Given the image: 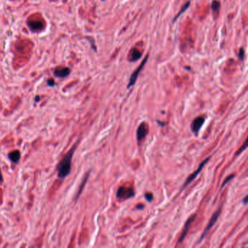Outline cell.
I'll return each mask as SVG.
<instances>
[{"label": "cell", "mask_w": 248, "mask_h": 248, "mask_svg": "<svg viewBox=\"0 0 248 248\" xmlns=\"http://www.w3.org/2000/svg\"><path fill=\"white\" fill-rule=\"evenodd\" d=\"M76 145L72 147V148L68 152L63 159L60 161L58 166V176L60 178H66L70 173L71 166V159L74 153L76 150Z\"/></svg>", "instance_id": "1"}, {"label": "cell", "mask_w": 248, "mask_h": 248, "mask_svg": "<svg viewBox=\"0 0 248 248\" xmlns=\"http://www.w3.org/2000/svg\"><path fill=\"white\" fill-rule=\"evenodd\" d=\"M221 208H219L216 212H215V213H213V215H212L211 218L209 219V221L208 224H207L206 228H205V230H204L203 233L201 234L200 239H199V240L198 241V244L200 243L203 240L204 238L205 237V236H206L207 232L209 231V229H210L211 228L215 225V223H216L218 218L220 215H221Z\"/></svg>", "instance_id": "2"}, {"label": "cell", "mask_w": 248, "mask_h": 248, "mask_svg": "<svg viewBox=\"0 0 248 248\" xmlns=\"http://www.w3.org/2000/svg\"><path fill=\"white\" fill-rule=\"evenodd\" d=\"M148 55H147L146 56V58H145L144 59V60L142 61V63H140V65L136 68V71H135L133 73L131 74V76L130 77V80H129L128 88L131 87H132L135 84H136V80H137V79H138V76L139 75V74L140 73V71H142L143 68L144 67L145 64H146V63L147 62V60H148Z\"/></svg>", "instance_id": "3"}, {"label": "cell", "mask_w": 248, "mask_h": 248, "mask_svg": "<svg viewBox=\"0 0 248 248\" xmlns=\"http://www.w3.org/2000/svg\"><path fill=\"white\" fill-rule=\"evenodd\" d=\"M209 159H210V157H207V158H206V159H205V160L201 162V164L199 165V167H198V168H197V170L196 171H194V172H193V173H192V174H191V175H190V176H189V178L186 179V181H185V182L184 183H183V187H182V189H185V187L187 186V185L190 184V183H191V182H192V181H193V180H194V179L196 178L197 176H198V175L199 174V173H201V170H202V169H203L204 166H205V165H206L207 162H208V161L209 160Z\"/></svg>", "instance_id": "4"}, {"label": "cell", "mask_w": 248, "mask_h": 248, "mask_svg": "<svg viewBox=\"0 0 248 248\" xmlns=\"http://www.w3.org/2000/svg\"><path fill=\"white\" fill-rule=\"evenodd\" d=\"M135 192L133 189L130 188H126V187H120L116 193V197L121 200L130 199L131 197H133Z\"/></svg>", "instance_id": "5"}, {"label": "cell", "mask_w": 248, "mask_h": 248, "mask_svg": "<svg viewBox=\"0 0 248 248\" xmlns=\"http://www.w3.org/2000/svg\"><path fill=\"white\" fill-rule=\"evenodd\" d=\"M148 133V125L146 124V123L142 122L140 125L138 126V129H137L136 132L137 140H138V142H140L143 139L145 138V137L147 136V134Z\"/></svg>", "instance_id": "6"}, {"label": "cell", "mask_w": 248, "mask_h": 248, "mask_svg": "<svg viewBox=\"0 0 248 248\" xmlns=\"http://www.w3.org/2000/svg\"><path fill=\"white\" fill-rule=\"evenodd\" d=\"M205 123V118L202 116H198L194 119L191 124V130L195 135L198 134L201 127Z\"/></svg>", "instance_id": "7"}, {"label": "cell", "mask_w": 248, "mask_h": 248, "mask_svg": "<svg viewBox=\"0 0 248 248\" xmlns=\"http://www.w3.org/2000/svg\"><path fill=\"white\" fill-rule=\"evenodd\" d=\"M197 217V214H193L191 215L190 218H189V219L187 220L186 222H185V225H184V229H183V231L182 234H181V237L179 238L178 241V244H181L182 243V242L184 240L185 236H186L187 233H188L189 230V228H190L191 223H193V221H194L195 218Z\"/></svg>", "instance_id": "8"}, {"label": "cell", "mask_w": 248, "mask_h": 248, "mask_svg": "<svg viewBox=\"0 0 248 248\" xmlns=\"http://www.w3.org/2000/svg\"><path fill=\"white\" fill-rule=\"evenodd\" d=\"M71 70L68 67H63V66H58L53 71L54 76L58 78H65L69 75Z\"/></svg>", "instance_id": "9"}, {"label": "cell", "mask_w": 248, "mask_h": 248, "mask_svg": "<svg viewBox=\"0 0 248 248\" xmlns=\"http://www.w3.org/2000/svg\"><path fill=\"white\" fill-rule=\"evenodd\" d=\"M28 26L33 32H37L42 31L44 29V25L41 21H34L28 22Z\"/></svg>", "instance_id": "10"}, {"label": "cell", "mask_w": 248, "mask_h": 248, "mask_svg": "<svg viewBox=\"0 0 248 248\" xmlns=\"http://www.w3.org/2000/svg\"><path fill=\"white\" fill-rule=\"evenodd\" d=\"M142 57V53H141L140 51L137 49V48H132V49L130 50V53H129L128 55V59L130 61L134 62L138 60V59Z\"/></svg>", "instance_id": "11"}, {"label": "cell", "mask_w": 248, "mask_h": 248, "mask_svg": "<svg viewBox=\"0 0 248 248\" xmlns=\"http://www.w3.org/2000/svg\"><path fill=\"white\" fill-rule=\"evenodd\" d=\"M8 157H9V159H10L12 162L17 163L18 162L20 158H21V153H20L19 151L15 150L10 153Z\"/></svg>", "instance_id": "12"}, {"label": "cell", "mask_w": 248, "mask_h": 248, "mask_svg": "<svg viewBox=\"0 0 248 248\" xmlns=\"http://www.w3.org/2000/svg\"><path fill=\"white\" fill-rule=\"evenodd\" d=\"M190 5H191V2H186V3L183 6L182 8H181V10L179 11V13H178V14H177V15L175 16V17L174 21H173V22H175V21H176V20L178 18V17H179V16H181V15H182V14H183V13H184V12H185V10H186L187 9H188L189 6H190Z\"/></svg>", "instance_id": "13"}, {"label": "cell", "mask_w": 248, "mask_h": 248, "mask_svg": "<svg viewBox=\"0 0 248 248\" xmlns=\"http://www.w3.org/2000/svg\"><path fill=\"white\" fill-rule=\"evenodd\" d=\"M220 6H221V3L220 2L218 1V0H214V1L212 2V9L214 12H218L220 10Z\"/></svg>", "instance_id": "14"}, {"label": "cell", "mask_w": 248, "mask_h": 248, "mask_svg": "<svg viewBox=\"0 0 248 248\" xmlns=\"http://www.w3.org/2000/svg\"><path fill=\"white\" fill-rule=\"evenodd\" d=\"M247 140H247V139H246V140H245V142L244 143L242 146L240 147V148H239V150H238L237 152L236 153V156H239V155L241 153L243 152V151H245V149L247 148Z\"/></svg>", "instance_id": "15"}, {"label": "cell", "mask_w": 248, "mask_h": 248, "mask_svg": "<svg viewBox=\"0 0 248 248\" xmlns=\"http://www.w3.org/2000/svg\"><path fill=\"white\" fill-rule=\"evenodd\" d=\"M235 175H236L235 174H232V175H229V176H228V177H227V178H225V181H223V183H222V186H221V188H223V187H224V186H225V185H226V184H227V183H229V181H231V179H232V178H234V177H235Z\"/></svg>", "instance_id": "16"}, {"label": "cell", "mask_w": 248, "mask_h": 248, "mask_svg": "<svg viewBox=\"0 0 248 248\" xmlns=\"http://www.w3.org/2000/svg\"><path fill=\"white\" fill-rule=\"evenodd\" d=\"M144 197H145V199H146V201H148V202H151V201L154 199V197H153L152 193H145Z\"/></svg>", "instance_id": "17"}, {"label": "cell", "mask_w": 248, "mask_h": 248, "mask_svg": "<svg viewBox=\"0 0 248 248\" xmlns=\"http://www.w3.org/2000/svg\"><path fill=\"white\" fill-rule=\"evenodd\" d=\"M239 57L241 60H243L244 57H245V50H244V48H242V47H241L240 50H239Z\"/></svg>", "instance_id": "18"}, {"label": "cell", "mask_w": 248, "mask_h": 248, "mask_svg": "<svg viewBox=\"0 0 248 248\" xmlns=\"http://www.w3.org/2000/svg\"><path fill=\"white\" fill-rule=\"evenodd\" d=\"M47 84L50 87H53L55 85V82H54L53 79H49L47 80Z\"/></svg>", "instance_id": "19"}, {"label": "cell", "mask_w": 248, "mask_h": 248, "mask_svg": "<svg viewBox=\"0 0 248 248\" xmlns=\"http://www.w3.org/2000/svg\"><path fill=\"white\" fill-rule=\"evenodd\" d=\"M242 202L244 203V205H247V196H245V197L242 200Z\"/></svg>", "instance_id": "20"}, {"label": "cell", "mask_w": 248, "mask_h": 248, "mask_svg": "<svg viewBox=\"0 0 248 248\" xmlns=\"http://www.w3.org/2000/svg\"><path fill=\"white\" fill-rule=\"evenodd\" d=\"M144 205H138V206H137V209H144Z\"/></svg>", "instance_id": "21"}, {"label": "cell", "mask_w": 248, "mask_h": 248, "mask_svg": "<svg viewBox=\"0 0 248 248\" xmlns=\"http://www.w3.org/2000/svg\"><path fill=\"white\" fill-rule=\"evenodd\" d=\"M157 123H158L159 125H161V126H165V122H160L159 120H157Z\"/></svg>", "instance_id": "22"}, {"label": "cell", "mask_w": 248, "mask_h": 248, "mask_svg": "<svg viewBox=\"0 0 248 248\" xmlns=\"http://www.w3.org/2000/svg\"><path fill=\"white\" fill-rule=\"evenodd\" d=\"M2 174L0 173V182H2Z\"/></svg>", "instance_id": "23"}, {"label": "cell", "mask_w": 248, "mask_h": 248, "mask_svg": "<svg viewBox=\"0 0 248 248\" xmlns=\"http://www.w3.org/2000/svg\"><path fill=\"white\" fill-rule=\"evenodd\" d=\"M35 100H36V101H39V96H37V100L35 99Z\"/></svg>", "instance_id": "24"}]
</instances>
